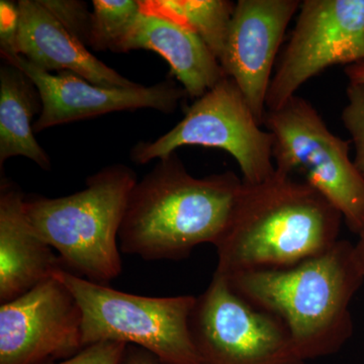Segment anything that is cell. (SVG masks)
<instances>
[{"instance_id":"cell-20","label":"cell","mask_w":364,"mask_h":364,"mask_svg":"<svg viewBox=\"0 0 364 364\" xmlns=\"http://www.w3.org/2000/svg\"><path fill=\"white\" fill-rule=\"evenodd\" d=\"M46 9L73 37L88 47L90 44L91 14L87 4L76 0H41Z\"/></svg>"},{"instance_id":"cell-18","label":"cell","mask_w":364,"mask_h":364,"mask_svg":"<svg viewBox=\"0 0 364 364\" xmlns=\"http://www.w3.org/2000/svg\"><path fill=\"white\" fill-rule=\"evenodd\" d=\"M92 4L90 47L95 51L121 53L122 46L142 14V1L95 0Z\"/></svg>"},{"instance_id":"cell-13","label":"cell","mask_w":364,"mask_h":364,"mask_svg":"<svg viewBox=\"0 0 364 364\" xmlns=\"http://www.w3.org/2000/svg\"><path fill=\"white\" fill-rule=\"evenodd\" d=\"M16 54L46 72L70 71L95 85L132 87L138 83L105 65L76 39L41 0H21Z\"/></svg>"},{"instance_id":"cell-10","label":"cell","mask_w":364,"mask_h":364,"mask_svg":"<svg viewBox=\"0 0 364 364\" xmlns=\"http://www.w3.org/2000/svg\"><path fill=\"white\" fill-rule=\"evenodd\" d=\"M85 348L82 313L56 277L0 306V364H49Z\"/></svg>"},{"instance_id":"cell-7","label":"cell","mask_w":364,"mask_h":364,"mask_svg":"<svg viewBox=\"0 0 364 364\" xmlns=\"http://www.w3.org/2000/svg\"><path fill=\"white\" fill-rule=\"evenodd\" d=\"M261 127L240 88L225 76L191 105L171 130L156 140L136 144L131 159L146 164L165 159L183 146L217 148L236 160L242 181L259 183L275 171L272 136Z\"/></svg>"},{"instance_id":"cell-5","label":"cell","mask_w":364,"mask_h":364,"mask_svg":"<svg viewBox=\"0 0 364 364\" xmlns=\"http://www.w3.org/2000/svg\"><path fill=\"white\" fill-rule=\"evenodd\" d=\"M54 277L80 306L85 347L122 342L145 349L165 364H202L189 327L196 296L152 298L124 293L66 269Z\"/></svg>"},{"instance_id":"cell-11","label":"cell","mask_w":364,"mask_h":364,"mask_svg":"<svg viewBox=\"0 0 364 364\" xmlns=\"http://www.w3.org/2000/svg\"><path fill=\"white\" fill-rule=\"evenodd\" d=\"M1 57L6 63L23 71L39 92L42 109L33 123L36 133L109 112L152 109L170 114L186 93L171 80L151 86L107 87L91 83L73 72H46L14 53Z\"/></svg>"},{"instance_id":"cell-25","label":"cell","mask_w":364,"mask_h":364,"mask_svg":"<svg viewBox=\"0 0 364 364\" xmlns=\"http://www.w3.org/2000/svg\"><path fill=\"white\" fill-rule=\"evenodd\" d=\"M358 240L354 245V252H355L356 259L360 267L361 272L364 275V226L361 228L358 234Z\"/></svg>"},{"instance_id":"cell-2","label":"cell","mask_w":364,"mask_h":364,"mask_svg":"<svg viewBox=\"0 0 364 364\" xmlns=\"http://www.w3.org/2000/svg\"><path fill=\"white\" fill-rule=\"evenodd\" d=\"M225 277L242 298L284 323L305 361L337 353L353 334L350 305L364 275L349 241L293 267Z\"/></svg>"},{"instance_id":"cell-3","label":"cell","mask_w":364,"mask_h":364,"mask_svg":"<svg viewBox=\"0 0 364 364\" xmlns=\"http://www.w3.org/2000/svg\"><path fill=\"white\" fill-rule=\"evenodd\" d=\"M242 188L233 172L196 178L176 153L159 160L132 191L119 230L121 250L146 260H177L196 246H215Z\"/></svg>"},{"instance_id":"cell-6","label":"cell","mask_w":364,"mask_h":364,"mask_svg":"<svg viewBox=\"0 0 364 364\" xmlns=\"http://www.w3.org/2000/svg\"><path fill=\"white\" fill-rule=\"evenodd\" d=\"M263 124L272 136L275 170L317 189L358 235L364 226V177L349 156V143L298 95L267 111Z\"/></svg>"},{"instance_id":"cell-24","label":"cell","mask_w":364,"mask_h":364,"mask_svg":"<svg viewBox=\"0 0 364 364\" xmlns=\"http://www.w3.org/2000/svg\"><path fill=\"white\" fill-rule=\"evenodd\" d=\"M345 74L349 79V83H363L364 85V62L346 66Z\"/></svg>"},{"instance_id":"cell-21","label":"cell","mask_w":364,"mask_h":364,"mask_svg":"<svg viewBox=\"0 0 364 364\" xmlns=\"http://www.w3.org/2000/svg\"><path fill=\"white\" fill-rule=\"evenodd\" d=\"M128 345L122 342L100 341L85 346L61 363L49 364H119Z\"/></svg>"},{"instance_id":"cell-14","label":"cell","mask_w":364,"mask_h":364,"mask_svg":"<svg viewBox=\"0 0 364 364\" xmlns=\"http://www.w3.org/2000/svg\"><path fill=\"white\" fill-rule=\"evenodd\" d=\"M26 196L13 182L0 186V303L32 291L65 269L26 215Z\"/></svg>"},{"instance_id":"cell-19","label":"cell","mask_w":364,"mask_h":364,"mask_svg":"<svg viewBox=\"0 0 364 364\" xmlns=\"http://www.w3.org/2000/svg\"><path fill=\"white\" fill-rule=\"evenodd\" d=\"M347 104L342 111L344 128L351 136L355 148L353 161L364 177V85L349 83L346 90Z\"/></svg>"},{"instance_id":"cell-9","label":"cell","mask_w":364,"mask_h":364,"mask_svg":"<svg viewBox=\"0 0 364 364\" xmlns=\"http://www.w3.org/2000/svg\"><path fill=\"white\" fill-rule=\"evenodd\" d=\"M364 62V0H305L279 65L267 111L296 95L306 81L335 65Z\"/></svg>"},{"instance_id":"cell-17","label":"cell","mask_w":364,"mask_h":364,"mask_svg":"<svg viewBox=\"0 0 364 364\" xmlns=\"http://www.w3.org/2000/svg\"><path fill=\"white\" fill-rule=\"evenodd\" d=\"M143 6L188 26L220 62L236 4L229 0H146Z\"/></svg>"},{"instance_id":"cell-4","label":"cell","mask_w":364,"mask_h":364,"mask_svg":"<svg viewBox=\"0 0 364 364\" xmlns=\"http://www.w3.org/2000/svg\"><path fill=\"white\" fill-rule=\"evenodd\" d=\"M136 182L128 166L112 165L73 195L26 198V215L66 270L107 286L122 272L117 239Z\"/></svg>"},{"instance_id":"cell-15","label":"cell","mask_w":364,"mask_h":364,"mask_svg":"<svg viewBox=\"0 0 364 364\" xmlns=\"http://www.w3.org/2000/svg\"><path fill=\"white\" fill-rule=\"evenodd\" d=\"M133 50L159 54L184 91L193 97H202L226 76L219 60L193 31L144 6L121 53Z\"/></svg>"},{"instance_id":"cell-23","label":"cell","mask_w":364,"mask_h":364,"mask_svg":"<svg viewBox=\"0 0 364 364\" xmlns=\"http://www.w3.org/2000/svg\"><path fill=\"white\" fill-rule=\"evenodd\" d=\"M119 364H165L156 356L140 347L128 345L123 359Z\"/></svg>"},{"instance_id":"cell-1","label":"cell","mask_w":364,"mask_h":364,"mask_svg":"<svg viewBox=\"0 0 364 364\" xmlns=\"http://www.w3.org/2000/svg\"><path fill=\"white\" fill-rule=\"evenodd\" d=\"M341 213L322 193L275 170L259 183L243 181L233 214L215 244V272L293 267L326 252L340 240Z\"/></svg>"},{"instance_id":"cell-16","label":"cell","mask_w":364,"mask_h":364,"mask_svg":"<svg viewBox=\"0 0 364 364\" xmlns=\"http://www.w3.org/2000/svg\"><path fill=\"white\" fill-rule=\"evenodd\" d=\"M42 104L37 88L20 69L6 63L0 68V165L23 156L44 170L51 161L38 143L32 122Z\"/></svg>"},{"instance_id":"cell-8","label":"cell","mask_w":364,"mask_h":364,"mask_svg":"<svg viewBox=\"0 0 364 364\" xmlns=\"http://www.w3.org/2000/svg\"><path fill=\"white\" fill-rule=\"evenodd\" d=\"M202 364H305L279 318L253 306L215 272L189 320Z\"/></svg>"},{"instance_id":"cell-22","label":"cell","mask_w":364,"mask_h":364,"mask_svg":"<svg viewBox=\"0 0 364 364\" xmlns=\"http://www.w3.org/2000/svg\"><path fill=\"white\" fill-rule=\"evenodd\" d=\"M18 28V4L1 0L0 1V49L1 54H16V40Z\"/></svg>"},{"instance_id":"cell-12","label":"cell","mask_w":364,"mask_h":364,"mask_svg":"<svg viewBox=\"0 0 364 364\" xmlns=\"http://www.w3.org/2000/svg\"><path fill=\"white\" fill-rule=\"evenodd\" d=\"M299 0H239L220 64L263 126L272 68Z\"/></svg>"}]
</instances>
